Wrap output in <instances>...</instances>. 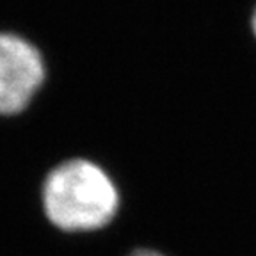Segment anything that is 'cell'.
Returning <instances> with one entry per match:
<instances>
[{
	"mask_svg": "<svg viewBox=\"0 0 256 256\" xmlns=\"http://www.w3.org/2000/svg\"><path fill=\"white\" fill-rule=\"evenodd\" d=\"M252 30H254V36H256V11H254V16H252Z\"/></svg>",
	"mask_w": 256,
	"mask_h": 256,
	"instance_id": "obj_4",
	"label": "cell"
},
{
	"mask_svg": "<svg viewBox=\"0 0 256 256\" xmlns=\"http://www.w3.org/2000/svg\"><path fill=\"white\" fill-rule=\"evenodd\" d=\"M126 256H169V254H166V252L160 251V249L146 248V246H142V248H134Z\"/></svg>",
	"mask_w": 256,
	"mask_h": 256,
	"instance_id": "obj_3",
	"label": "cell"
},
{
	"mask_svg": "<svg viewBox=\"0 0 256 256\" xmlns=\"http://www.w3.org/2000/svg\"><path fill=\"white\" fill-rule=\"evenodd\" d=\"M44 222L64 236H94L110 230L123 212V194L102 166L72 158L56 166L40 188Z\"/></svg>",
	"mask_w": 256,
	"mask_h": 256,
	"instance_id": "obj_1",
	"label": "cell"
},
{
	"mask_svg": "<svg viewBox=\"0 0 256 256\" xmlns=\"http://www.w3.org/2000/svg\"><path fill=\"white\" fill-rule=\"evenodd\" d=\"M44 80L43 57L27 40L0 32V114L22 112Z\"/></svg>",
	"mask_w": 256,
	"mask_h": 256,
	"instance_id": "obj_2",
	"label": "cell"
}]
</instances>
